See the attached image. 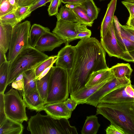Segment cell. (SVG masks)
Listing matches in <instances>:
<instances>
[{
    "instance_id": "4dcf8cb0",
    "label": "cell",
    "mask_w": 134,
    "mask_h": 134,
    "mask_svg": "<svg viewBox=\"0 0 134 134\" xmlns=\"http://www.w3.org/2000/svg\"><path fill=\"white\" fill-rule=\"evenodd\" d=\"M57 58V55L52 56L43 62L35 69L36 77L44 70L56 62Z\"/></svg>"
},
{
    "instance_id": "9f6ffc18",
    "label": "cell",
    "mask_w": 134,
    "mask_h": 134,
    "mask_svg": "<svg viewBox=\"0 0 134 134\" xmlns=\"http://www.w3.org/2000/svg\"><path fill=\"white\" fill-rule=\"evenodd\" d=\"M6 0H2L1 2L0 3V4L2 2L4 1H6Z\"/></svg>"
},
{
    "instance_id": "7bdbcfd3",
    "label": "cell",
    "mask_w": 134,
    "mask_h": 134,
    "mask_svg": "<svg viewBox=\"0 0 134 134\" xmlns=\"http://www.w3.org/2000/svg\"><path fill=\"white\" fill-rule=\"evenodd\" d=\"M91 35V31L88 29L83 31L77 34L76 37V39H80L90 37Z\"/></svg>"
},
{
    "instance_id": "4fadbf2b",
    "label": "cell",
    "mask_w": 134,
    "mask_h": 134,
    "mask_svg": "<svg viewBox=\"0 0 134 134\" xmlns=\"http://www.w3.org/2000/svg\"><path fill=\"white\" fill-rule=\"evenodd\" d=\"M126 86L119 87L111 91L101 99L100 103H116L134 102V98L126 93L125 89Z\"/></svg>"
},
{
    "instance_id": "5b68a950",
    "label": "cell",
    "mask_w": 134,
    "mask_h": 134,
    "mask_svg": "<svg viewBox=\"0 0 134 134\" xmlns=\"http://www.w3.org/2000/svg\"><path fill=\"white\" fill-rule=\"evenodd\" d=\"M68 71L60 67L53 66L49 82L45 104L63 102L68 98Z\"/></svg>"
},
{
    "instance_id": "2e32d148",
    "label": "cell",
    "mask_w": 134,
    "mask_h": 134,
    "mask_svg": "<svg viewBox=\"0 0 134 134\" xmlns=\"http://www.w3.org/2000/svg\"><path fill=\"white\" fill-rule=\"evenodd\" d=\"M22 96L26 107L29 109L36 112L44 110L45 104L37 91Z\"/></svg>"
},
{
    "instance_id": "e575fe53",
    "label": "cell",
    "mask_w": 134,
    "mask_h": 134,
    "mask_svg": "<svg viewBox=\"0 0 134 134\" xmlns=\"http://www.w3.org/2000/svg\"><path fill=\"white\" fill-rule=\"evenodd\" d=\"M62 2V0H51L48 9L50 16L57 15L58 13V8Z\"/></svg>"
},
{
    "instance_id": "c3c4849f",
    "label": "cell",
    "mask_w": 134,
    "mask_h": 134,
    "mask_svg": "<svg viewBox=\"0 0 134 134\" xmlns=\"http://www.w3.org/2000/svg\"><path fill=\"white\" fill-rule=\"evenodd\" d=\"M53 66V65L47 68L44 70L39 76L36 77L37 80H39L46 75L49 71L51 68Z\"/></svg>"
},
{
    "instance_id": "680465c9",
    "label": "cell",
    "mask_w": 134,
    "mask_h": 134,
    "mask_svg": "<svg viewBox=\"0 0 134 134\" xmlns=\"http://www.w3.org/2000/svg\"><path fill=\"white\" fill-rule=\"evenodd\" d=\"M133 62L134 63V61H133Z\"/></svg>"
},
{
    "instance_id": "8d00e7d4",
    "label": "cell",
    "mask_w": 134,
    "mask_h": 134,
    "mask_svg": "<svg viewBox=\"0 0 134 134\" xmlns=\"http://www.w3.org/2000/svg\"><path fill=\"white\" fill-rule=\"evenodd\" d=\"M105 131L107 134H126L122 129L112 124L108 126Z\"/></svg>"
},
{
    "instance_id": "3957f363",
    "label": "cell",
    "mask_w": 134,
    "mask_h": 134,
    "mask_svg": "<svg viewBox=\"0 0 134 134\" xmlns=\"http://www.w3.org/2000/svg\"><path fill=\"white\" fill-rule=\"evenodd\" d=\"M68 119H55L39 112L31 116L27 130L31 134H77L76 128L71 126Z\"/></svg>"
},
{
    "instance_id": "7c38bea8",
    "label": "cell",
    "mask_w": 134,
    "mask_h": 134,
    "mask_svg": "<svg viewBox=\"0 0 134 134\" xmlns=\"http://www.w3.org/2000/svg\"><path fill=\"white\" fill-rule=\"evenodd\" d=\"M75 46L68 44L62 48L58 52L56 66L69 71L73 66L75 54Z\"/></svg>"
},
{
    "instance_id": "603a6c76",
    "label": "cell",
    "mask_w": 134,
    "mask_h": 134,
    "mask_svg": "<svg viewBox=\"0 0 134 134\" xmlns=\"http://www.w3.org/2000/svg\"><path fill=\"white\" fill-rule=\"evenodd\" d=\"M53 66L51 67L48 73L39 80H36L37 91L45 105L47 96L48 88L50 78Z\"/></svg>"
},
{
    "instance_id": "8fae6325",
    "label": "cell",
    "mask_w": 134,
    "mask_h": 134,
    "mask_svg": "<svg viewBox=\"0 0 134 134\" xmlns=\"http://www.w3.org/2000/svg\"><path fill=\"white\" fill-rule=\"evenodd\" d=\"M64 43V41L56 34L48 31L41 36L35 48L42 52L51 51Z\"/></svg>"
},
{
    "instance_id": "44dd1931",
    "label": "cell",
    "mask_w": 134,
    "mask_h": 134,
    "mask_svg": "<svg viewBox=\"0 0 134 134\" xmlns=\"http://www.w3.org/2000/svg\"><path fill=\"white\" fill-rule=\"evenodd\" d=\"M23 74L24 82V94L22 95L37 91L36 76L35 69L27 70Z\"/></svg>"
},
{
    "instance_id": "11a10c76",
    "label": "cell",
    "mask_w": 134,
    "mask_h": 134,
    "mask_svg": "<svg viewBox=\"0 0 134 134\" xmlns=\"http://www.w3.org/2000/svg\"><path fill=\"white\" fill-rule=\"evenodd\" d=\"M124 1L126 2H130L134 3V0H123Z\"/></svg>"
},
{
    "instance_id": "f546056e",
    "label": "cell",
    "mask_w": 134,
    "mask_h": 134,
    "mask_svg": "<svg viewBox=\"0 0 134 134\" xmlns=\"http://www.w3.org/2000/svg\"><path fill=\"white\" fill-rule=\"evenodd\" d=\"M80 21V23L91 27L93 23L87 15L85 11L80 5L72 10Z\"/></svg>"
},
{
    "instance_id": "f907efd6",
    "label": "cell",
    "mask_w": 134,
    "mask_h": 134,
    "mask_svg": "<svg viewBox=\"0 0 134 134\" xmlns=\"http://www.w3.org/2000/svg\"><path fill=\"white\" fill-rule=\"evenodd\" d=\"M80 4L69 3H66L65 5L68 8L72 10L76 7L80 5Z\"/></svg>"
},
{
    "instance_id": "60d3db41",
    "label": "cell",
    "mask_w": 134,
    "mask_h": 134,
    "mask_svg": "<svg viewBox=\"0 0 134 134\" xmlns=\"http://www.w3.org/2000/svg\"><path fill=\"white\" fill-rule=\"evenodd\" d=\"M121 59L129 62H133L134 49L130 51L124 52Z\"/></svg>"
},
{
    "instance_id": "d4e9b609",
    "label": "cell",
    "mask_w": 134,
    "mask_h": 134,
    "mask_svg": "<svg viewBox=\"0 0 134 134\" xmlns=\"http://www.w3.org/2000/svg\"><path fill=\"white\" fill-rule=\"evenodd\" d=\"M110 69L115 77L121 78L126 77L130 79L133 70L129 63H118Z\"/></svg>"
},
{
    "instance_id": "9c48e42d",
    "label": "cell",
    "mask_w": 134,
    "mask_h": 134,
    "mask_svg": "<svg viewBox=\"0 0 134 134\" xmlns=\"http://www.w3.org/2000/svg\"><path fill=\"white\" fill-rule=\"evenodd\" d=\"M130 79L126 77L118 78L114 76L87 99L86 104L97 107L101 99L107 94L119 87L131 84Z\"/></svg>"
},
{
    "instance_id": "ba28073f",
    "label": "cell",
    "mask_w": 134,
    "mask_h": 134,
    "mask_svg": "<svg viewBox=\"0 0 134 134\" xmlns=\"http://www.w3.org/2000/svg\"><path fill=\"white\" fill-rule=\"evenodd\" d=\"M87 29L86 26L78 22H69L60 19L57 20L52 32L62 39L66 45L77 39V34Z\"/></svg>"
},
{
    "instance_id": "f5cc1de1",
    "label": "cell",
    "mask_w": 134,
    "mask_h": 134,
    "mask_svg": "<svg viewBox=\"0 0 134 134\" xmlns=\"http://www.w3.org/2000/svg\"><path fill=\"white\" fill-rule=\"evenodd\" d=\"M86 0H69L68 3H71L80 4L84 2Z\"/></svg>"
},
{
    "instance_id": "6f0895ef",
    "label": "cell",
    "mask_w": 134,
    "mask_h": 134,
    "mask_svg": "<svg viewBox=\"0 0 134 134\" xmlns=\"http://www.w3.org/2000/svg\"><path fill=\"white\" fill-rule=\"evenodd\" d=\"M2 0H0V3L1 2Z\"/></svg>"
},
{
    "instance_id": "836d02e7",
    "label": "cell",
    "mask_w": 134,
    "mask_h": 134,
    "mask_svg": "<svg viewBox=\"0 0 134 134\" xmlns=\"http://www.w3.org/2000/svg\"><path fill=\"white\" fill-rule=\"evenodd\" d=\"M0 5V16L14 13L16 9L9 3L8 0L2 2Z\"/></svg>"
},
{
    "instance_id": "f35d334b",
    "label": "cell",
    "mask_w": 134,
    "mask_h": 134,
    "mask_svg": "<svg viewBox=\"0 0 134 134\" xmlns=\"http://www.w3.org/2000/svg\"><path fill=\"white\" fill-rule=\"evenodd\" d=\"M4 93H0V124L7 118L4 107L3 96Z\"/></svg>"
},
{
    "instance_id": "30bf717a",
    "label": "cell",
    "mask_w": 134,
    "mask_h": 134,
    "mask_svg": "<svg viewBox=\"0 0 134 134\" xmlns=\"http://www.w3.org/2000/svg\"><path fill=\"white\" fill-rule=\"evenodd\" d=\"M100 43L104 50L110 57L121 59L124 53L116 37L113 22L105 35L101 37Z\"/></svg>"
},
{
    "instance_id": "52a82bcc",
    "label": "cell",
    "mask_w": 134,
    "mask_h": 134,
    "mask_svg": "<svg viewBox=\"0 0 134 134\" xmlns=\"http://www.w3.org/2000/svg\"><path fill=\"white\" fill-rule=\"evenodd\" d=\"M31 26L30 21L19 23L13 28L7 60L11 63L22 51L30 47L29 35Z\"/></svg>"
},
{
    "instance_id": "bcb514c9",
    "label": "cell",
    "mask_w": 134,
    "mask_h": 134,
    "mask_svg": "<svg viewBox=\"0 0 134 134\" xmlns=\"http://www.w3.org/2000/svg\"><path fill=\"white\" fill-rule=\"evenodd\" d=\"M131 84L126 86L125 89L127 94L131 97L134 98V88Z\"/></svg>"
},
{
    "instance_id": "8992f818",
    "label": "cell",
    "mask_w": 134,
    "mask_h": 134,
    "mask_svg": "<svg viewBox=\"0 0 134 134\" xmlns=\"http://www.w3.org/2000/svg\"><path fill=\"white\" fill-rule=\"evenodd\" d=\"M17 90L11 88L4 93L3 96L5 113L6 117L20 123L27 121V116L25 102Z\"/></svg>"
},
{
    "instance_id": "ee69618b",
    "label": "cell",
    "mask_w": 134,
    "mask_h": 134,
    "mask_svg": "<svg viewBox=\"0 0 134 134\" xmlns=\"http://www.w3.org/2000/svg\"><path fill=\"white\" fill-rule=\"evenodd\" d=\"M122 3L128 10L130 15L134 16V3L123 1Z\"/></svg>"
},
{
    "instance_id": "e0dca14e",
    "label": "cell",
    "mask_w": 134,
    "mask_h": 134,
    "mask_svg": "<svg viewBox=\"0 0 134 134\" xmlns=\"http://www.w3.org/2000/svg\"><path fill=\"white\" fill-rule=\"evenodd\" d=\"M117 0H111L108 4L107 10L101 23L100 37H103L113 23L114 14L116 9Z\"/></svg>"
},
{
    "instance_id": "5bb4252c",
    "label": "cell",
    "mask_w": 134,
    "mask_h": 134,
    "mask_svg": "<svg viewBox=\"0 0 134 134\" xmlns=\"http://www.w3.org/2000/svg\"><path fill=\"white\" fill-rule=\"evenodd\" d=\"M44 110L47 114L56 119H69L72 111L69 110L64 102L46 104Z\"/></svg>"
},
{
    "instance_id": "b9f144b4",
    "label": "cell",
    "mask_w": 134,
    "mask_h": 134,
    "mask_svg": "<svg viewBox=\"0 0 134 134\" xmlns=\"http://www.w3.org/2000/svg\"><path fill=\"white\" fill-rule=\"evenodd\" d=\"M51 0H40L33 5L31 6L30 11L32 12L38 8L46 5L48 2H51Z\"/></svg>"
},
{
    "instance_id": "7a4b0ae2",
    "label": "cell",
    "mask_w": 134,
    "mask_h": 134,
    "mask_svg": "<svg viewBox=\"0 0 134 134\" xmlns=\"http://www.w3.org/2000/svg\"><path fill=\"white\" fill-rule=\"evenodd\" d=\"M97 107L96 115H102L111 124L120 127L126 134H134V102L100 103Z\"/></svg>"
},
{
    "instance_id": "484cf974",
    "label": "cell",
    "mask_w": 134,
    "mask_h": 134,
    "mask_svg": "<svg viewBox=\"0 0 134 134\" xmlns=\"http://www.w3.org/2000/svg\"><path fill=\"white\" fill-rule=\"evenodd\" d=\"M57 20H62L71 23L78 22L80 21L72 10L65 5L62 6L56 15Z\"/></svg>"
},
{
    "instance_id": "d6986e66",
    "label": "cell",
    "mask_w": 134,
    "mask_h": 134,
    "mask_svg": "<svg viewBox=\"0 0 134 134\" xmlns=\"http://www.w3.org/2000/svg\"><path fill=\"white\" fill-rule=\"evenodd\" d=\"M13 27L0 23V49L5 53L9 49Z\"/></svg>"
},
{
    "instance_id": "6da1fadb",
    "label": "cell",
    "mask_w": 134,
    "mask_h": 134,
    "mask_svg": "<svg viewBox=\"0 0 134 134\" xmlns=\"http://www.w3.org/2000/svg\"><path fill=\"white\" fill-rule=\"evenodd\" d=\"M75 47L73 66L68 71L70 95L85 87L93 72L109 68L106 63L105 51L96 38L81 39Z\"/></svg>"
},
{
    "instance_id": "d6a6232c",
    "label": "cell",
    "mask_w": 134,
    "mask_h": 134,
    "mask_svg": "<svg viewBox=\"0 0 134 134\" xmlns=\"http://www.w3.org/2000/svg\"><path fill=\"white\" fill-rule=\"evenodd\" d=\"M14 13L0 16V23L10 25L13 27L19 23Z\"/></svg>"
},
{
    "instance_id": "ac0fdd59",
    "label": "cell",
    "mask_w": 134,
    "mask_h": 134,
    "mask_svg": "<svg viewBox=\"0 0 134 134\" xmlns=\"http://www.w3.org/2000/svg\"><path fill=\"white\" fill-rule=\"evenodd\" d=\"M24 129L22 123L7 117L0 124V134H22Z\"/></svg>"
},
{
    "instance_id": "83f0119b",
    "label": "cell",
    "mask_w": 134,
    "mask_h": 134,
    "mask_svg": "<svg viewBox=\"0 0 134 134\" xmlns=\"http://www.w3.org/2000/svg\"><path fill=\"white\" fill-rule=\"evenodd\" d=\"M10 62L8 61L0 65V93H4L7 84Z\"/></svg>"
},
{
    "instance_id": "db71d44e",
    "label": "cell",
    "mask_w": 134,
    "mask_h": 134,
    "mask_svg": "<svg viewBox=\"0 0 134 134\" xmlns=\"http://www.w3.org/2000/svg\"><path fill=\"white\" fill-rule=\"evenodd\" d=\"M69 0H62V2L64 4H66L68 3Z\"/></svg>"
},
{
    "instance_id": "7402d4cb",
    "label": "cell",
    "mask_w": 134,
    "mask_h": 134,
    "mask_svg": "<svg viewBox=\"0 0 134 134\" xmlns=\"http://www.w3.org/2000/svg\"><path fill=\"white\" fill-rule=\"evenodd\" d=\"M50 29L40 25L34 24L30 29L29 35L30 46L35 48L36 44L41 36L46 32L50 31Z\"/></svg>"
},
{
    "instance_id": "ab89813d",
    "label": "cell",
    "mask_w": 134,
    "mask_h": 134,
    "mask_svg": "<svg viewBox=\"0 0 134 134\" xmlns=\"http://www.w3.org/2000/svg\"><path fill=\"white\" fill-rule=\"evenodd\" d=\"M64 102L68 109L72 111L75 109L78 105L76 102L71 98H68Z\"/></svg>"
},
{
    "instance_id": "cb8c5ba5",
    "label": "cell",
    "mask_w": 134,
    "mask_h": 134,
    "mask_svg": "<svg viewBox=\"0 0 134 134\" xmlns=\"http://www.w3.org/2000/svg\"><path fill=\"white\" fill-rule=\"evenodd\" d=\"M100 126L95 115L87 116L81 131L82 134H96Z\"/></svg>"
},
{
    "instance_id": "91938a15",
    "label": "cell",
    "mask_w": 134,
    "mask_h": 134,
    "mask_svg": "<svg viewBox=\"0 0 134 134\" xmlns=\"http://www.w3.org/2000/svg\"></svg>"
},
{
    "instance_id": "1f68e13d",
    "label": "cell",
    "mask_w": 134,
    "mask_h": 134,
    "mask_svg": "<svg viewBox=\"0 0 134 134\" xmlns=\"http://www.w3.org/2000/svg\"><path fill=\"white\" fill-rule=\"evenodd\" d=\"M30 7L19 6L16 9L14 13L19 22L30 16L32 12L30 11Z\"/></svg>"
},
{
    "instance_id": "816d5d0a",
    "label": "cell",
    "mask_w": 134,
    "mask_h": 134,
    "mask_svg": "<svg viewBox=\"0 0 134 134\" xmlns=\"http://www.w3.org/2000/svg\"><path fill=\"white\" fill-rule=\"evenodd\" d=\"M9 3L15 9L19 7L18 0H8Z\"/></svg>"
},
{
    "instance_id": "f1b7e54d",
    "label": "cell",
    "mask_w": 134,
    "mask_h": 134,
    "mask_svg": "<svg viewBox=\"0 0 134 134\" xmlns=\"http://www.w3.org/2000/svg\"><path fill=\"white\" fill-rule=\"evenodd\" d=\"M115 29V28H114ZM115 34L117 41L124 52L130 51L134 49V43L123 34L115 29Z\"/></svg>"
},
{
    "instance_id": "d590c367",
    "label": "cell",
    "mask_w": 134,
    "mask_h": 134,
    "mask_svg": "<svg viewBox=\"0 0 134 134\" xmlns=\"http://www.w3.org/2000/svg\"><path fill=\"white\" fill-rule=\"evenodd\" d=\"M121 33L134 43V29L127 25H121Z\"/></svg>"
},
{
    "instance_id": "4316f807",
    "label": "cell",
    "mask_w": 134,
    "mask_h": 134,
    "mask_svg": "<svg viewBox=\"0 0 134 134\" xmlns=\"http://www.w3.org/2000/svg\"><path fill=\"white\" fill-rule=\"evenodd\" d=\"M80 5L92 21L97 18L100 9L96 5L93 0H86L81 3Z\"/></svg>"
},
{
    "instance_id": "f6af8a7d",
    "label": "cell",
    "mask_w": 134,
    "mask_h": 134,
    "mask_svg": "<svg viewBox=\"0 0 134 134\" xmlns=\"http://www.w3.org/2000/svg\"><path fill=\"white\" fill-rule=\"evenodd\" d=\"M40 0H18L19 6H31Z\"/></svg>"
},
{
    "instance_id": "277c9868",
    "label": "cell",
    "mask_w": 134,
    "mask_h": 134,
    "mask_svg": "<svg viewBox=\"0 0 134 134\" xmlns=\"http://www.w3.org/2000/svg\"><path fill=\"white\" fill-rule=\"evenodd\" d=\"M49 57L35 48L29 47L19 53L10 63L7 84L12 83L20 75L35 69Z\"/></svg>"
},
{
    "instance_id": "7dc6e473",
    "label": "cell",
    "mask_w": 134,
    "mask_h": 134,
    "mask_svg": "<svg viewBox=\"0 0 134 134\" xmlns=\"http://www.w3.org/2000/svg\"><path fill=\"white\" fill-rule=\"evenodd\" d=\"M7 61L5 53L0 49V65Z\"/></svg>"
},
{
    "instance_id": "74e56055",
    "label": "cell",
    "mask_w": 134,
    "mask_h": 134,
    "mask_svg": "<svg viewBox=\"0 0 134 134\" xmlns=\"http://www.w3.org/2000/svg\"><path fill=\"white\" fill-rule=\"evenodd\" d=\"M12 88L17 90L22 96L24 94V79L18 81L14 80L12 83Z\"/></svg>"
},
{
    "instance_id": "681fc988",
    "label": "cell",
    "mask_w": 134,
    "mask_h": 134,
    "mask_svg": "<svg viewBox=\"0 0 134 134\" xmlns=\"http://www.w3.org/2000/svg\"><path fill=\"white\" fill-rule=\"evenodd\" d=\"M126 25L134 29V16L130 15L126 23Z\"/></svg>"
},
{
    "instance_id": "ffe728a7",
    "label": "cell",
    "mask_w": 134,
    "mask_h": 134,
    "mask_svg": "<svg viewBox=\"0 0 134 134\" xmlns=\"http://www.w3.org/2000/svg\"><path fill=\"white\" fill-rule=\"evenodd\" d=\"M114 76L109 68L93 72L85 85L89 87L99 84Z\"/></svg>"
},
{
    "instance_id": "9a60e30c",
    "label": "cell",
    "mask_w": 134,
    "mask_h": 134,
    "mask_svg": "<svg viewBox=\"0 0 134 134\" xmlns=\"http://www.w3.org/2000/svg\"><path fill=\"white\" fill-rule=\"evenodd\" d=\"M114 75L97 85L89 87H85L74 94L70 95V98L75 100L77 104L86 103L87 100L106 83L110 80Z\"/></svg>"
}]
</instances>
